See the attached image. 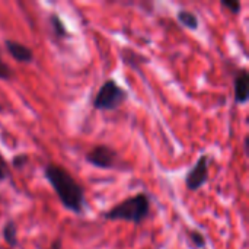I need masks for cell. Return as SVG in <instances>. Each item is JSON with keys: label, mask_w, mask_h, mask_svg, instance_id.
Here are the masks:
<instances>
[{"label": "cell", "mask_w": 249, "mask_h": 249, "mask_svg": "<svg viewBox=\"0 0 249 249\" xmlns=\"http://www.w3.org/2000/svg\"><path fill=\"white\" fill-rule=\"evenodd\" d=\"M44 178L54 190L61 206L74 213L83 214L85 212V188L73 178V175L63 166L47 163L44 166Z\"/></svg>", "instance_id": "obj_1"}, {"label": "cell", "mask_w": 249, "mask_h": 249, "mask_svg": "<svg viewBox=\"0 0 249 249\" xmlns=\"http://www.w3.org/2000/svg\"><path fill=\"white\" fill-rule=\"evenodd\" d=\"M152 200L147 193H137L107 210L102 217L107 222H127L136 226L144 223L150 216Z\"/></svg>", "instance_id": "obj_2"}, {"label": "cell", "mask_w": 249, "mask_h": 249, "mask_svg": "<svg viewBox=\"0 0 249 249\" xmlns=\"http://www.w3.org/2000/svg\"><path fill=\"white\" fill-rule=\"evenodd\" d=\"M128 99V92L117 83L115 79H107L93 98L96 111H115Z\"/></svg>", "instance_id": "obj_3"}, {"label": "cell", "mask_w": 249, "mask_h": 249, "mask_svg": "<svg viewBox=\"0 0 249 249\" xmlns=\"http://www.w3.org/2000/svg\"><path fill=\"white\" fill-rule=\"evenodd\" d=\"M85 160L98 169H124L120 153L108 144H98L92 147L89 152H86Z\"/></svg>", "instance_id": "obj_4"}, {"label": "cell", "mask_w": 249, "mask_h": 249, "mask_svg": "<svg viewBox=\"0 0 249 249\" xmlns=\"http://www.w3.org/2000/svg\"><path fill=\"white\" fill-rule=\"evenodd\" d=\"M209 165H210V156L207 153H203L185 175V187L188 188V191L197 193L209 182L210 178Z\"/></svg>", "instance_id": "obj_5"}, {"label": "cell", "mask_w": 249, "mask_h": 249, "mask_svg": "<svg viewBox=\"0 0 249 249\" xmlns=\"http://www.w3.org/2000/svg\"><path fill=\"white\" fill-rule=\"evenodd\" d=\"M233 99L236 105H245L249 101V74L245 67L233 76Z\"/></svg>", "instance_id": "obj_6"}, {"label": "cell", "mask_w": 249, "mask_h": 249, "mask_svg": "<svg viewBox=\"0 0 249 249\" xmlns=\"http://www.w3.org/2000/svg\"><path fill=\"white\" fill-rule=\"evenodd\" d=\"M4 48L6 51L9 53V55L16 60L18 63H23V64H28V63H32L35 55H34V51L31 47L19 42V41H13V39H6L4 41Z\"/></svg>", "instance_id": "obj_7"}, {"label": "cell", "mask_w": 249, "mask_h": 249, "mask_svg": "<svg viewBox=\"0 0 249 249\" xmlns=\"http://www.w3.org/2000/svg\"><path fill=\"white\" fill-rule=\"evenodd\" d=\"M177 20L181 26H184L190 31H197L200 28L198 15L193 10H188V9H179L177 12Z\"/></svg>", "instance_id": "obj_8"}, {"label": "cell", "mask_w": 249, "mask_h": 249, "mask_svg": "<svg viewBox=\"0 0 249 249\" xmlns=\"http://www.w3.org/2000/svg\"><path fill=\"white\" fill-rule=\"evenodd\" d=\"M48 22H50L51 29H53V34H54L57 38H60V39H67V38H70V32L67 31V28H66V25H64V22H63V19L60 18L58 13H51V15L48 16Z\"/></svg>", "instance_id": "obj_9"}, {"label": "cell", "mask_w": 249, "mask_h": 249, "mask_svg": "<svg viewBox=\"0 0 249 249\" xmlns=\"http://www.w3.org/2000/svg\"><path fill=\"white\" fill-rule=\"evenodd\" d=\"M1 235H3V239L4 242L10 247V248H16L19 241H18V226L13 220H9L3 229H1Z\"/></svg>", "instance_id": "obj_10"}, {"label": "cell", "mask_w": 249, "mask_h": 249, "mask_svg": "<svg viewBox=\"0 0 249 249\" xmlns=\"http://www.w3.org/2000/svg\"><path fill=\"white\" fill-rule=\"evenodd\" d=\"M187 239H188V244L193 249H204L207 245V238L206 235L198 231V229H191L187 232Z\"/></svg>", "instance_id": "obj_11"}, {"label": "cell", "mask_w": 249, "mask_h": 249, "mask_svg": "<svg viewBox=\"0 0 249 249\" xmlns=\"http://www.w3.org/2000/svg\"><path fill=\"white\" fill-rule=\"evenodd\" d=\"M28 162H29V156H28L26 153H19V155H16V156L12 158L10 165H12L15 169L22 171V169L28 165Z\"/></svg>", "instance_id": "obj_12"}, {"label": "cell", "mask_w": 249, "mask_h": 249, "mask_svg": "<svg viewBox=\"0 0 249 249\" xmlns=\"http://www.w3.org/2000/svg\"><path fill=\"white\" fill-rule=\"evenodd\" d=\"M220 4H222V7L228 9L233 15H239L241 13V9H242V4L238 0H222Z\"/></svg>", "instance_id": "obj_13"}, {"label": "cell", "mask_w": 249, "mask_h": 249, "mask_svg": "<svg viewBox=\"0 0 249 249\" xmlns=\"http://www.w3.org/2000/svg\"><path fill=\"white\" fill-rule=\"evenodd\" d=\"M13 77V70L9 67L6 61L1 58V51H0V80H10Z\"/></svg>", "instance_id": "obj_14"}, {"label": "cell", "mask_w": 249, "mask_h": 249, "mask_svg": "<svg viewBox=\"0 0 249 249\" xmlns=\"http://www.w3.org/2000/svg\"><path fill=\"white\" fill-rule=\"evenodd\" d=\"M10 171H9V163L6 162V159L3 158V155L0 153V181H4L6 178H9Z\"/></svg>", "instance_id": "obj_15"}, {"label": "cell", "mask_w": 249, "mask_h": 249, "mask_svg": "<svg viewBox=\"0 0 249 249\" xmlns=\"http://www.w3.org/2000/svg\"><path fill=\"white\" fill-rule=\"evenodd\" d=\"M63 248V239L61 238H57L51 242V247L50 249H61Z\"/></svg>", "instance_id": "obj_16"}, {"label": "cell", "mask_w": 249, "mask_h": 249, "mask_svg": "<svg viewBox=\"0 0 249 249\" xmlns=\"http://www.w3.org/2000/svg\"><path fill=\"white\" fill-rule=\"evenodd\" d=\"M248 143H249L248 137H245V140H244V152H245V155H248V152H249Z\"/></svg>", "instance_id": "obj_17"}]
</instances>
